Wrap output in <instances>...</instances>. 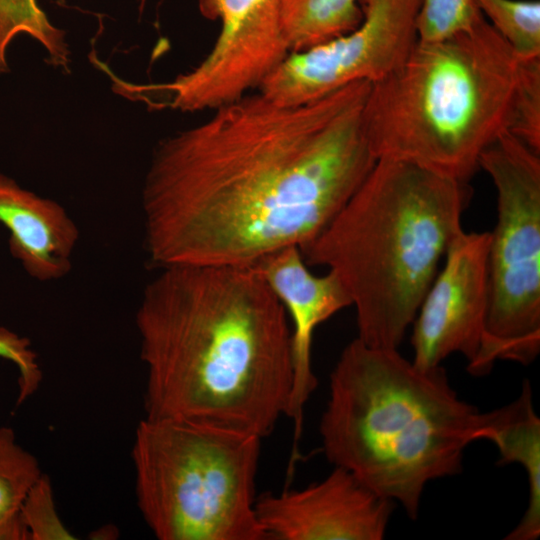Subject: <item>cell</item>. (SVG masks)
I'll return each mask as SVG.
<instances>
[{"instance_id":"cell-12","label":"cell","mask_w":540,"mask_h":540,"mask_svg":"<svg viewBox=\"0 0 540 540\" xmlns=\"http://www.w3.org/2000/svg\"><path fill=\"white\" fill-rule=\"evenodd\" d=\"M250 267L272 290L292 322L293 384L285 416L294 423L297 441L305 405L317 386L312 367L314 332L337 312L352 306V300L334 272L328 270L322 276L312 274L296 246L266 255Z\"/></svg>"},{"instance_id":"cell-21","label":"cell","mask_w":540,"mask_h":540,"mask_svg":"<svg viewBox=\"0 0 540 540\" xmlns=\"http://www.w3.org/2000/svg\"><path fill=\"white\" fill-rule=\"evenodd\" d=\"M21 513L30 540L75 539L59 517L51 480L44 473L28 493Z\"/></svg>"},{"instance_id":"cell-14","label":"cell","mask_w":540,"mask_h":540,"mask_svg":"<svg viewBox=\"0 0 540 540\" xmlns=\"http://www.w3.org/2000/svg\"><path fill=\"white\" fill-rule=\"evenodd\" d=\"M532 400L531 385L525 381L516 399L483 412L479 430V440L496 446L498 464L517 463L527 475V508L506 540H536L540 536V418Z\"/></svg>"},{"instance_id":"cell-19","label":"cell","mask_w":540,"mask_h":540,"mask_svg":"<svg viewBox=\"0 0 540 540\" xmlns=\"http://www.w3.org/2000/svg\"><path fill=\"white\" fill-rule=\"evenodd\" d=\"M508 132L540 153V57L519 59Z\"/></svg>"},{"instance_id":"cell-20","label":"cell","mask_w":540,"mask_h":540,"mask_svg":"<svg viewBox=\"0 0 540 540\" xmlns=\"http://www.w3.org/2000/svg\"><path fill=\"white\" fill-rule=\"evenodd\" d=\"M482 17L474 0H422L416 20L417 40H444L470 29Z\"/></svg>"},{"instance_id":"cell-9","label":"cell","mask_w":540,"mask_h":540,"mask_svg":"<svg viewBox=\"0 0 540 540\" xmlns=\"http://www.w3.org/2000/svg\"><path fill=\"white\" fill-rule=\"evenodd\" d=\"M422 0H360L362 20L352 31L291 52L259 92L273 102L301 105L349 84L375 82L398 67L417 41Z\"/></svg>"},{"instance_id":"cell-22","label":"cell","mask_w":540,"mask_h":540,"mask_svg":"<svg viewBox=\"0 0 540 540\" xmlns=\"http://www.w3.org/2000/svg\"><path fill=\"white\" fill-rule=\"evenodd\" d=\"M0 357L12 361L18 367L21 383L34 382L41 376L36 355L29 348L27 339L4 328H0Z\"/></svg>"},{"instance_id":"cell-13","label":"cell","mask_w":540,"mask_h":540,"mask_svg":"<svg viewBox=\"0 0 540 540\" xmlns=\"http://www.w3.org/2000/svg\"><path fill=\"white\" fill-rule=\"evenodd\" d=\"M0 222L10 233L11 255L32 278L52 281L70 272L79 230L58 202L0 173Z\"/></svg>"},{"instance_id":"cell-3","label":"cell","mask_w":540,"mask_h":540,"mask_svg":"<svg viewBox=\"0 0 540 540\" xmlns=\"http://www.w3.org/2000/svg\"><path fill=\"white\" fill-rule=\"evenodd\" d=\"M483 412L459 397L442 366L357 337L330 374L319 432L324 454L417 519L426 486L462 470Z\"/></svg>"},{"instance_id":"cell-11","label":"cell","mask_w":540,"mask_h":540,"mask_svg":"<svg viewBox=\"0 0 540 540\" xmlns=\"http://www.w3.org/2000/svg\"><path fill=\"white\" fill-rule=\"evenodd\" d=\"M395 505L334 466L303 489L260 496L255 511L267 539L382 540Z\"/></svg>"},{"instance_id":"cell-8","label":"cell","mask_w":540,"mask_h":540,"mask_svg":"<svg viewBox=\"0 0 540 540\" xmlns=\"http://www.w3.org/2000/svg\"><path fill=\"white\" fill-rule=\"evenodd\" d=\"M196 2L205 18L220 21V33L207 56L189 72L164 83L136 85L137 100L149 108L217 109L259 89L291 53L280 0Z\"/></svg>"},{"instance_id":"cell-7","label":"cell","mask_w":540,"mask_h":540,"mask_svg":"<svg viewBox=\"0 0 540 540\" xmlns=\"http://www.w3.org/2000/svg\"><path fill=\"white\" fill-rule=\"evenodd\" d=\"M496 189L487 256L486 360L523 365L540 352V153L509 132L478 163Z\"/></svg>"},{"instance_id":"cell-2","label":"cell","mask_w":540,"mask_h":540,"mask_svg":"<svg viewBox=\"0 0 540 540\" xmlns=\"http://www.w3.org/2000/svg\"><path fill=\"white\" fill-rule=\"evenodd\" d=\"M136 313L145 417L269 435L293 384L288 315L250 266H171Z\"/></svg>"},{"instance_id":"cell-16","label":"cell","mask_w":540,"mask_h":540,"mask_svg":"<svg viewBox=\"0 0 540 540\" xmlns=\"http://www.w3.org/2000/svg\"><path fill=\"white\" fill-rule=\"evenodd\" d=\"M42 471L37 458L17 441L12 428H0V540H30L22 507Z\"/></svg>"},{"instance_id":"cell-4","label":"cell","mask_w":540,"mask_h":540,"mask_svg":"<svg viewBox=\"0 0 540 540\" xmlns=\"http://www.w3.org/2000/svg\"><path fill=\"white\" fill-rule=\"evenodd\" d=\"M471 198L467 182L395 159H377L332 222L301 249L334 272L356 309L365 344L398 349Z\"/></svg>"},{"instance_id":"cell-18","label":"cell","mask_w":540,"mask_h":540,"mask_svg":"<svg viewBox=\"0 0 540 540\" xmlns=\"http://www.w3.org/2000/svg\"><path fill=\"white\" fill-rule=\"evenodd\" d=\"M491 26L518 59L540 57V2L538 0H474Z\"/></svg>"},{"instance_id":"cell-15","label":"cell","mask_w":540,"mask_h":540,"mask_svg":"<svg viewBox=\"0 0 540 540\" xmlns=\"http://www.w3.org/2000/svg\"><path fill=\"white\" fill-rule=\"evenodd\" d=\"M280 13L291 52L344 35L363 17L360 0H280Z\"/></svg>"},{"instance_id":"cell-17","label":"cell","mask_w":540,"mask_h":540,"mask_svg":"<svg viewBox=\"0 0 540 540\" xmlns=\"http://www.w3.org/2000/svg\"><path fill=\"white\" fill-rule=\"evenodd\" d=\"M20 34L41 44L52 66L69 71L65 32L49 20L38 0H0V72L8 70V48Z\"/></svg>"},{"instance_id":"cell-5","label":"cell","mask_w":540,"mask_h":540,"mask_svg":"<svg viewBox=\"0 0 540 540\" xmlns=\"http://www.w3.org/2000/svg\"><path fill=\"white\" fill-rule=\"evenodd\" d=\"M518 70L514 51L484 16L444 40H417L369 85L361 121L373 155L468 183L482 152L508 132Z\"/></svg>"},{"instance_id":"cell-6","label":"cell","mask_w":540,"mask_h":540,"mask_svg":"<svg viewBox=\"0 0 540 540\" xmlns=\"http://www.w3.org/2000/svg\"><path fill=\"white\" fill-rule=\"evenodd\" d=\"M262 438L144 417L131 458L139 510L160 540H265L255 511Z\"/></svg>"},{"instance_id":"cell-10","label":"cell","mask_w":540,"mask_h":540,"mask_svg":"<svg viewBox=\"0 0 540 540\" xmlns=\"http://www.w3.org/2000/svg\"><path fill=\"white\" fill-rule=\"evenodd\" d=\"M489 232L461 231L427 290L412 323V362L432 369L461 354L474 376L490 372L485 323L488 309Z\"/></svg>"},{"instance_id":"cell-1","label":"cell","mask_w":540,"mask_h":540,"mask_svg":"<svg viewBox=\"0 0 540 540\" xmlns=\"http://www.w3.org/2000/svg\"><path fill=\"white\" fill-rule=\"evenodd\" d=\"M369 85L293 106L246 94L160 141L142 189L151 261L252 266L312 242L377 161L361 121Z\"/></svg>"},{"instance_id":"cell-23","label":"cell","mask_w":540,"mask_h":540,"mask_svg":"<svg viewBox=\"0 0 540 540\" xmlns=\"http://www.w3.org/2000/svg\"><path fill=\"white\" fill-rule=\"evenodd\" d=\"M136 1L139 4V8L142 10L147 0H136Z\"/></svg>"}]
</instances>
